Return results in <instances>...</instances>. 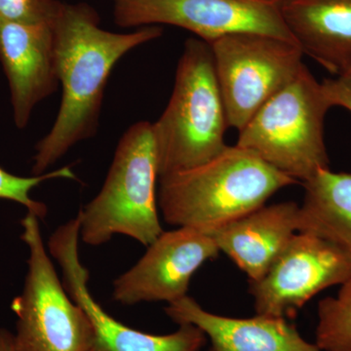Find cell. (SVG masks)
Returning a JSON list of instances; mask_svg holds the SVG:
<instances>
[{"instance_id": "1", "label": "cell", "mask_w": 351, "mask_h": 351, "mask_svg": "<svg viewBox=\"0 0 351 351\" xmlns=\"http://www.w3.org/2000/svg\"><path fill=\"white\" fill-rule=\"evenodd\" d=\"M100 24L98 12L83 2L64 3L53 24L61 105L52 128L36 145L34 175L44 174L71 147L94 137L115 64L131 50L163 34L158 25L119 34L101 29Z\"/></svg>"}, {"instance_id": "2", "label": "cell", "mask_w": 351, "mask_h": 351, "mask_svg": "<svg viewBox=\"0 0 351 351\" xmlns=\"http://www.w3.org/2000/svg\"><path fill=\"white\" fill-rule=\"evenodd\" d=\"M158 180L164 221L208 233L263 207L277 191L298 182L237 145L206 163Z\"/></svg>"}, {"instance_id": "3", "label": "cell", "mask_w": 351, "mask_h": 351, "mask_svg": "<svg viewBox=\"0 0 351 351\" xmlns=\"http://www.w3.org/2000/svg\"><path fill=\"white\" fill-rule=\"evenodd\" d=\"M228 128L209 44L191 38L178 63L167 107L152 123L159 178L206 163L225 151Z\"/></svg>"}, {"instance_id": "4", "label": "cell", "mask_w": 351, "mask_h": 351, "mask_svg": "<svg viewBox=\"0 0 351 351\" xmlns=\"http://www.w3.org/2000/svg\"><path fill=\"white\" fill-rule=\"evenodd\" d=\"M158 179L152 123L137 122L120 138L101 191L78 212L82 242L101 246L119 234L152 244L164 232L157 207Z\"/></svg>"}, {"instance_id": "5", "label": "cell", "mask_w": 351, "mask_h": 351, "mask_svg": "<svg viewBox=\"0 0 351 351\" xmlns=\"http://www.w3.org/2000/svg\"><path fill=\"white\" fill-rule=\"evenodd\" d=\"M332 108L306 64L239 131L237 145L295 181L329 169L324 122Z\"/></svg>"}, {"instance_id": "6", "label": "cell", "mask_w": 351, "mask_h": 351, "mask_svg": "<svg viewBox=\"0 0 351 351\" xmlns=\"http://www.w3.org/2000/svg\"><path fill=\"white\" fill-rule=\"evenodd\" d=\"M21 239L29 249L22 294L11 309L17 316L16 351H95V332L84 309L69 297L48 255L39 219L25 215Z\"/></svg>"}, {"instance_id": "7", "label": "cell", "mask_w": 351, "mask_h": 351, "mask_svg": "<svg viewBox=\"0 0 351 351\" xmlns=\"http://www.w3.org/2000/svg\"><path fill=\"white\" fill-rule=\"evenodd\" d=\"M228 127L241 130L302 68L297 43L258 32H237L208 43Z\"/></svg>"}, {"instance_id": "8", "label": "cell", "mask_w": 351, "mask_h": 351, "mask_svg": "<svg viewBox=\"0 0 351 351\" xmlns=\"http://www.w3.org/2000/svg\"><path fill=\"white\" fill-rule=\"evenodd\" d=\"M124 29L169 25L210 43L237 32H258L295 43L281 13L282 0H112ZM298 44V43H297Z\"/></svg>"}, {"instance_id": "9", "label": "cell", "mask_w": 351, "mask_h": 351, "mask_svg": "<svg viewBox=\"0 0 351 351\" xmlns=\"http://www.w3.org/2000/svg\"><path fill=\"white\" fill-rule=\"evenodd\" d=\"M351 277V253L311 233L297 232L269 271L249 282L256 314L294 319L322 291Z\"/></svg>"}, {"instance_id": "10", "label": "cell", "mask_w": 351, "mask_h": 351, "mask_svg": "<svg viewBox=\"0 0 351 351\" xmlns=\"http://www.w3.org/2000/svg\"><path fill=\"white\" fill-rule=\"evenodd\" d=\"M80 218L69 219L51 235L48 251L63 274V285L73 302L84 309L95 332V351H200L206 335L189 323L168 335L147 334L122 324L96 302L90 293L89 270L80 256Z\"/></svg>"}, {"instance_id": "11", "label": "cell", "mask_w": 351, "mask_h": 351, "mask_svg": "<svg viewBox=\"0 0 351 351\" xmlns=\"http://www.w3.org/2000/svg\"><path fill=\"white\" fill-rule=\"evenodd\" d=\"M219 253L212 235L203 230L178 228L163 232L137 263L115 279L112 299L123 306L178 301L188 295L195 272Z\"/></svg>"}, {"instance_id": "12", "label": "cell", "mask_w": 351, "mask_h": 351, "mask_svg": "<svg viewBox=\"0 0 351 351\" xmlns=\"http://www.w3.org/2000/svg\"><path fill=\"white\" fill-rule=\"evenodd\" d=\"M0 63L10 88L14 123L24 129L34 108L59 88L53 25L0 19Z\"/></svg>"}, {"instance_id": "13", "label": "cell", "mask_w": 351, "mask_h": 351, "mask_svg": "<svg viewBox=\"0 0 351 351\" xmlns=\"http://www.w3.org/2000/svg\"><path fill=\"white\" fill-rule=\"evenodd\" d=\"M164 311L178 325L189 323L202 330L210 341L209 351H322L302 338L286 318L217 315L189 295L168 304Z\"/></svg>"}, {"instance_id": "14", "label": "cell", "mask_w": 351, "mask_h": 351, "mask_svg": "<svg viewBox=\"0 0 351 351\" xmlns=\"http://www.w3.org/2000/svg\"><path fill=\"white\" fill-rule=\"evenodd\" d=\"M299 209L294 201L263 205L210 234L219 252L247 274L249 282H254L269 271L299 232Z\"/></svg>"}, {"instance_id": "15", "label": "cell", "mask_w": 351, "mask_h": 351, "mask_svg": "<svg viewBox=\"0 0 351 351\" xmlns=\"http://www.w3.org/2000/svg\"><path fill=\"white\" fill-rule=\"evenodd\" d=\"M284 22L304 55L332 75L351 64V0H282Z\"/></svg>"}, {"instance_id": "16", "label": "cell", "mask_w": 351, "mask_h": 351, "mask_svg": "<svg viewBox=\"0 0 351 351\" xmlns=\"http://www.w3.org/2000/svg\"><path fill=\"white\" fill-rule=\"evenodd\" d=\"M299 232L311 233L351 253V173L323 169L304 182Z\"/></svg>"}, {"instance_id": "17", "label": "cell", "mask_w": 351, "mask_h": 351, "mask_svg": "<svg viewBox=\"0 0 351 351\" xmlns=\"http://www.w3.org/2000/svg\"><path fill=\"white\" fill-rule=\"evenodd\" d=\"M315 343L322 351H351V277L338 294L321 300Z\"/></svg>"}, {"instance_id": "18", "label": "cell", "mask_w": 351, "mask_h": 351, "mask_svg": "<svg viewBox=\"0 0 351 351\" xmlns=\"http://www.w3.org/2000/svg\"><path fill=\"white\" fill-rule=\"evenodd\" d=\"M55 179L78 181L71 165L32 177L13 175L0 167V199L19 203L27 208V212L36 215L39 219H43L48 213L47 206L43 202L32 199L31 193L43 182Z\"/></svg>"}, {"instance_id": "19", "label": "cell", "mask_w": 351, "mask_h": 351, "mask_svg": "<svg viewBox=\"0 0 351 351\" xmlns=\"http://www.w3.org/2000/svg\"><path fill=\"white\" fill-rule=\"evenodd\" d=\"M64 4L59 0H0V19L53 25Z\"/></svg>"}, {"instance_id": "20", "label": "cell", "mask_w": 351, "mask_h": 351, "mask_svg": "<svg viewBox=\"0 0 351 351\" xmlns=\"http://www.w3.org/2000/svg\"><path fill=\"white\" fill-rule=\"evenodd\" d=\"M321 83L332 107L343 108L351 112L350 78L336 76L335 78H327Z\"/></svg>"}, {"instance_id": "21", "label": "cell", "mask_w": 351, "mask_h": 351, "mask_svg": "<svg viewBox=\"0 0 351 351\" xmlns=\"http://www.w3.org/2000/svg\"><path fill=\"white\" fill-rule=\"evenodd\" d=\"M0 351H16L12 332L0 328Z\"/></svg>"}, {"instance_id": "22", "label": "cell", "mask_w": 351, "mask_h": 351, "mask_svg": "<svg viewBox=\"0 0 351 351\" xmlns=\"http://www.w3.org/2000/svg\"><path fill=\"white\" fill-rule=\"evenodd\" d=\"M339 76H345V77L350 78L351 80V64H350V66H348V68L346 69L345 73H343V75Z\"/></svg>"}]
</instances>
